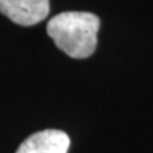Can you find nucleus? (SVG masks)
<instances>
[{"instance_id":"nucleus-2","label":"nucleus","mask_w":153,"mask_h":153,"mask_svg":"<svg viewBox=\"0 0 153 153\" xmlns=\"http://www.w3.org/2000/svg\"><path fill=\"white\" fill-rule=\"evenodd\" d=\"M0 13L16 24L28 27L50 13V0H0Z\"/></svg>"},{"instance_id":"nucleus-3","label":"nucleus","mask_w":153,"mask_h":153,"mask_svg":"<svg viewBox=\"0 0 153 153\" xmlns=\"http://www.w3.org/2000/svg\"><path fill=\"white\" fill-rule=\"evenodd\" d=\"M70 136L58 129L36 132L19 146L16 153H67Z\"/></svg>"},{"instance_id":"nucleus-1","label":"nucleus","mask_w":153,"mask_h":153,"mask_svg":"<svg viewBox=\"0 0 153 153\" xmlns=\"http://www.w3.org/2000/svg\"><path fill=\"white\" fill-rule=\"evenodd\" d=\"M99 17L88 11H64L50 19L47 34L54 44L72 58H87L98 43Z\"/></svg>"}]
</instances>
